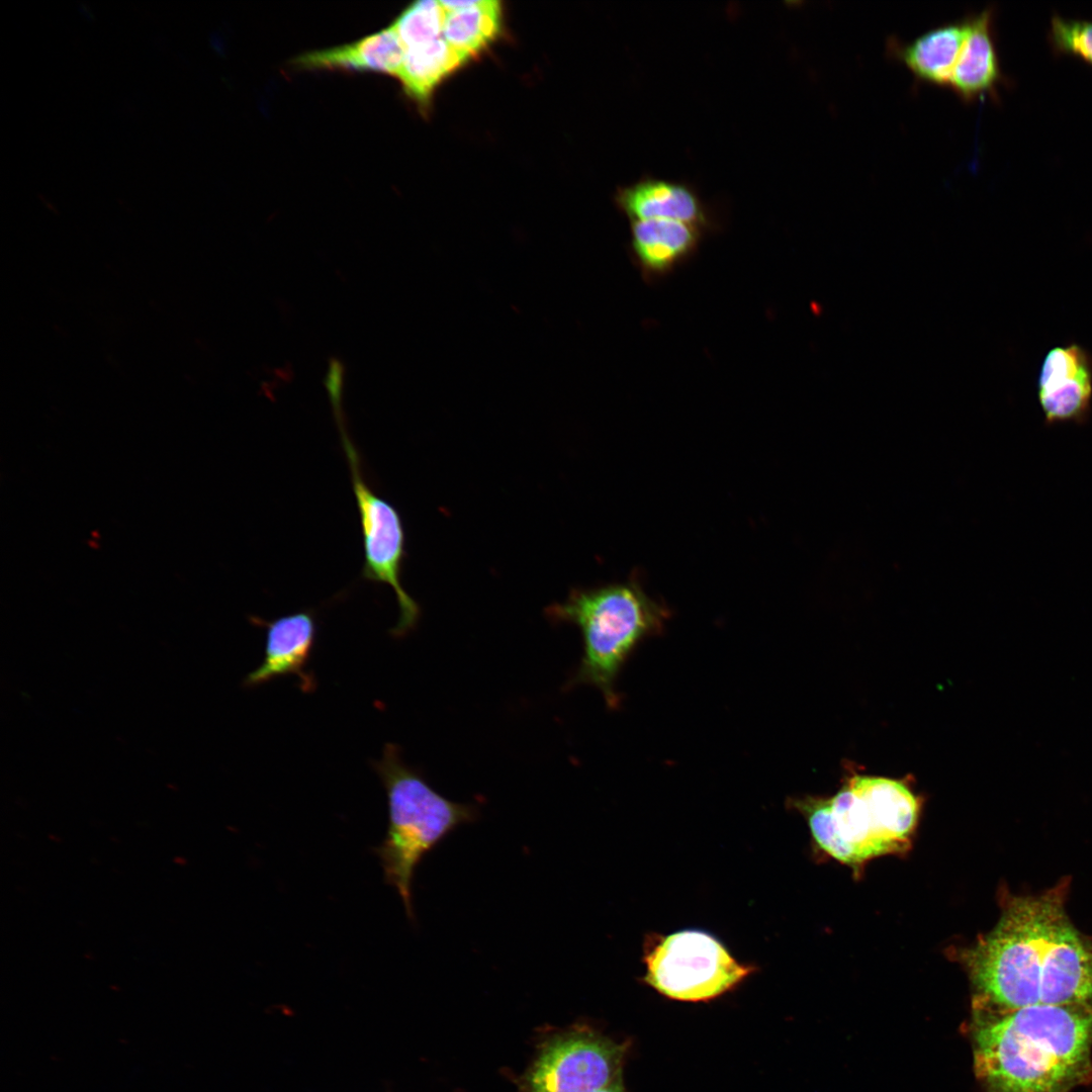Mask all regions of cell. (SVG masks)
I'll list each match as a JSON object with an SVG mask.
<instances>
[{
    "instance_id": "obj_17",
    "label": "cell",
    "mask_w": 1092,
    "mask_h": 1092,
    "mask_svg": "<svg viewBox=\"0 0 1092 1092\" xmlns=\"http://www.w3.org/2000/svg\"><path fill=\"white\" fill-rule=\"evenodd\" d=\"M466 62L442 35L404 48L403 63L397 79L405 94L422 107H426L439 83Z\"/></svg>"
},
{
    "instance_id": "obj_1",
    "label": "cell",
    "mask_w": 1092,
    "mask_h": 1092,
    "mask_svg": "<svg viewBox=\"0 0 1092 1092\" xmlns=\"http://www.w3.org/2000/svg\"><path fill=\"white\" fill-rule=\"evenodd\" d=\"M1066 888L1008 900L992 931L964 953L976 1011L1092 1005V940L1071 922Z\"/></svg>"
},
{
    "instance_id": "obj_11",
    "label": "cell",
    "mask_w": 1092,
    "mask_h": 1092,
    "mask_svg": "<svg viewBox=\"0 0 1092 1092\" xmlns=\"http://www.w3.org/2000/svg\"><path fill=\"white\" fill-rule=\"evenodd\" d=\"M968 31L947 88L965 102L997 97L1003 81L993 30V8L968 16Z\"/></svg>"
},
{
    "instance_id": "obj_6",
    "label": "cell",
    "mask_w": 1092,
    "mask_h": 1092,
    "mask_svg": "<svg viewBox=\"0 0 1092 1092\" xmlns=\"http://www.w3.org/2000/svg\"><path fill=\"white\" fill-rule=\"evenodd\" d=\"M642 980L659 994L707 1002L741 984L755 968L737 961L715 935L701 929L652 934L643 948Z\"/></svg>"
},
{
    "instance_id": "obj_19",
    "label": "cell",
    "mask_w": 1092,
    "mask_h": 1092,
    "mask_svg": "<svg viewBox=\"0 0 1092 1092\" xmlns=\"http://www.w3.org/2000/svg\"><path fill=\"white\" fill-rule=\"evenodd\" d=\"M1049 40L1059 54L1073 55L1092 65V20L1052 17Z\"/></svg>"
},
{
    "instance_id": "obj_21",
    "label": "cell",
    "mask_w": 1092,
    "mask_h": 1092,
    "mask_svg": "<svg viewBox=\"0 0 1092 1092\" xmlns=\"http://www.w3.org/2000/svg\"><path fill=\"white\" fill-rule=\"evenodd\" d=\"M599 1092H625L622 1084V1079H619L618 1081L614 1082L613 1084Z\"/></svg>"
},
{
    "instance_id": "obj_5",
    "label": "cell",
    "mask_w": 1092,
    "mask_h": 1092,
    "mask_svg": "<svg viewBox=\"0 0 1092 1092\" xmlns=\"http://www.w3.org/2000/svg\"><path fill=\"white\" fill-rule=\"evenodd\" d=\"M385 788L388 826L373 852L379 858L384 882L396 889L406 916L415 920L413 882L424 856L459 826L474 822V804L453 802L435 791L424 777L401 758L398 747L384 746L372 762Z\"/></svg>"
},
{
    "instance_id": "obj_13",
    "label": "cell",
    "mask_w": 1092,
    "mask_h": 1092,
    "mask_svg": "<svg viewBox=\"0 0 1092 1092\" xmlns=\"http://www.w3.org/2000/svg\"><path fill=\"white\" fill-rule=\"evenodd\" d=\"M617 203L631 221L663 218L703 228L709 221L696 191L688 184L666 179L641 178L618 192Z\"/></svg>"
},
{
    "instance_id": "obj_20",
    "label": "cell",
    "mask_w": 1092,
    "mask_h": 1092,
    "mask_svg": "<svg viewBox=\"0 0 1092 1092\" xmlns=\"http://www.w3.org/2000/svg\"><path fill=\"white\" fill-rule=\"evenodd\" d=\"M345 380V366L344 363L337 357H331L328 363V369L324 378V385L326 387L328 397L330 399L333 411L343 408V391Z\"/></svg>"
},
{
    "instance_id": "obj_18",
    "label": "cell",
    "mask_w": 1092,
    "mask_h": 1092,
    "mask_svg": "<svg viewBox=\"0 0 1092 1092\" xmlns=\"http://www.w3.org/2000/svg\"><path fill=\"white\" fill-rule=\"evenodd\" d=\"M445 16L440 1L424 0L406 7L392 24L403 48H408L442 36Z\"/></svg>"
},
{
    "instance_id": "obj_16",
    "label": "cell",
    "mask_w": 1092,
    "mask_h": 1092,
    "mask_svg": "<svg viewBox=\"0 0 1092 1092\" xmlns=\"http://www.w3.org/2000/svg\"><path fill=\"white\" fill-rule=\"evenodd\" d=\"M446 11L443 37L467 61L499 34L502 7L495 0L440 1Z\"/></svg>"
},
{
    "instance_id": "obj_10",
    "label": "cell",
    "mask_w": 1092,
    "mask_h": 1092,
    "mask_svg": "<svg viewBox=\"0 0 1092 1092\" xmlns=\"http://www.w3.org/2000/svg\"><path fill=\"white\" fill-rule=\"evenodd\" d=\"M250 620L266 629V646L262 663L246 676L244 685L256 687L277 676L296 674L301 678V690H313L314 679L305 671L316 637L313 613L302 611L272 621L252 616Z\"/></svg>"
},
{
    "instance_id": "obj_7",
    "label": "cell",
    "mask_w": 1092,
    "mask_h": 1092,
    "mask_svg": "<svg viewBox=\"0 0 1092 1092\" xmlns=\"http://www.w3.org/2000/svg\"><path fill=\"white\" fill-rule=\"evenodd\" d=\"M338 428L350 468L363 538L364 564L361 574L364 579L387 584L394 592L399 617L390 633L402 637L416 628L421 615L418 603L405 592L400 580L405 556L403 525L397 510L376 493L363 476L360 457L346 425Z\"/></svg>"
},
{
    "instance_id": "obj_12",
    "label": "cell",
    "mask_w": 1092,
    "mask_h": 1092,
    "mask_svg": "<svg viewBox=\"0 0 1092 1092\" xmlns=\"http://www.w3.org/2000/svg\"><path fill=\"white\" fill-rule=\"evenodd\" d=\"M404 48L394 25L343 46L307 52L293 65L304 70L379 73L398 77Z\"/></svg>"
},
{
    "instance_id": "obj_2",
    "label": "cell",
    "mask_w": 1092,
    "mask_h": 1092,
    "mask_svg": "<svg viewBox=\"0 0 1092 1092\" xmlns=\"http://www.w3.org/2000/svg\"><path fill=\"white\" fill-rule=\"evenodd\" d=\"M976 1012L975 1070L987 1092H1071L1092 1080V1005Z\"/></svg>"
},
{
    "instance_id": "obj_4",
    "label": "cell",
    "mask_w": 1092,
    "mask_h": 1092,
    "mask_svg": "<svg viewBox=\"0 0 1092 1092\" xmlns=\"http://www.w3.org/2000/svg\"><path fill=\"white\" fill-rule=\"evenodd\" d=\"M546 615L576 625L582 635L583 653L568 687L590 685L610 709H617V681L624 664L642 641L662 633L670 614L633 576L622 583L573 588L564 602L549 606Z\"/></svg>"
},
{
    "instance_id": "obj_8",
    "label": "cell",
    "mask_w": 1092,
    "mask_h": 1092,
    "mask_svg": "<svg viewBox=\"0 0 1092 1092\" xmlns=\"http://www.w3.org/2000/svg\"><path fill=\"white\" fill-rule=\"evenodd\" d=\"M625 1045L574 1030L548 1041L530 1069L526 1092H599L622 1079Z\"/></svg>"
},
{
    "instance_id": "obj_15",
    "label": "cell",
    "mask_w": 1092,
    "mask_h": 1092,
    "mask_svg": "<svg viewBox=\"0 0 1092 1092\" xmlns=\"http://www.w3.org/2000/svg\"><path fill=\"white\" fill-rule=\"evenodd\" d=\"M703 226L673 219L631 221V249L647 275H663L697 248Z\"/></svg>"
},
{
    "instance_id": "obj_3",
    "label": "cell",
    "mask_w": 1092,
    "mask_h": 1092,
    "mask_svg": "<svg viewBox=\"0 0 1092 1092\" xmlns=\"http://www.w3.org/2000/svg\"><path fill=\"white\" fill-rule=\"evenodd\" d=\"M789 803L807 819L817 846L849 866L906 848L921 809L905 780L858 774L831 798Z\"/></svg>"
},
{
    "instance_id": "obj_9",
    "label": "cell",
    "mask_w": 1092,
    "mask_h": 1092,
    "mask_svg": "<svg viewBox=\"0 0 1092 1092\" xmlns=\"http://www.w3.org/2000/svg\"><path fill=\"white\" fill-rule=\"evenodd\" d=\"M1036 393L1048 426L1084 425L1092 412V356L1077 343L1052 348L1041 363Z\"/></svg>"
},
{
    "instance_id": "obj_14",
    "label": "cell",
    "mask_w": 1092,
    "mask_h": 1092,
    "mask_svg": "<svg viewBox=\"0 0 1092 1092\" xmlns=\"http://www.w3.org/2000/svg\"><path fill=\"white\" fill-rule=\"evenodd\" d=\"M967 31L965 17L935 26L907 42L891 39L888 50L917 81L947 87Z\"/></svg>"
}]
</instances>
